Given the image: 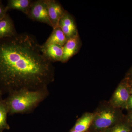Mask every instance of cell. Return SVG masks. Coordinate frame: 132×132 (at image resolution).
Returning a JSON list of instances; mask_svg holds the SVG:
<instances>
[{
  "label": "cell",
  "instance_id": "obj_20",
  "mask_svg": "<svg viewBox=\"0 0 132 132\" xmlns=\"http://www.w3.org/2000/svg\"><path fill=\"white\" fill-rule=\"evenodd\" d=\"M130 120L132 124V113H131L130 115Z\"/></svg>",
  "mask_w": 132,
  "mask_h": 132
},
{
  "label": "cell",
  "instance_id": "obj_5",
  "mask_svg": "<svg viewBox=\"0 0 132 132\" xmlns=\"http://www.w3.org/2000/svg\"><path fill=\"white\" fill-rule=\"evenodd\" d=\"M47 5L48 15L53 29L59 27V21L67 12L59 1L45 0Z\"/></svg>",
  "mask_w": 132,
  "mask_h": 132
},
{
  "label": "cell",
  "instance_id": "obj_8",
  "mask_svg": "<svg viewBox=\"0 0 132 132\" xmlns=\"http://www.w3.org/2000/svg\"><path fill=\"white\" fill-rule=\"evenodd\" d=\"M115 113L109 110L102 111L95 118L94 122L95 129L98 130L106 129L115 122Z\"/></svg>",
  "mask_w": 132,
  "mask_h": 132
},
{
  "label": "cell",
  "instance_id": "obj_9",
  "mask_svg": "<svg viewBox=\"0 0 132 132\" xmlns=\"http://www.w3.org/2000/svg\"><path fill=\"white\" fill-rule=\"evenodd\" d=\"M43 54L52 62L61 61L63 55V47L55 44H43L41 45Z\"/></svg>",
  "mask_w": 132,
  "mask_h": 132
},
{
  "label": "cell",
  "instance_id": "obj_15",
  "mask_svg": "<svg viewBox=\"0 0 132 132\" xmlns=\"http://www.w3.org/2000/svg\"><path fill=\"white\" fill-rule=\"evenodd\" d=\"M131 128L128 124L121 123L109 129L107 132H131Z\"/></svg>",
  "mask_w": 132,
  "mask_h": 132
},
{
  "label": "cell",
  "instance_id": "obj_17",
  "mask_svg": "<svg viewBox=\"0 0 132 132\" xmlns=\"http://www.w3.org/2000/svg\"><path fill=\"white\" fill-rule=\"evenodd\" d=\"M127 107L130 108L132 109V96H130L128 102Z\"/></svg>",
  "mask_w": 132,
  "mask_h": 132
},
{
  "label": "cell",
  "instance_id": "obj_13",
  "mask_svg": "<svg viewBox=\"0 0 132 132\" xmlns=\"http://www.w3.org/2000/svg\"><path fill=\"white\" fill-rule=\"evenodd\" d=\"M2 94L0 92V132L10 128L7 123V117L8 110L5 101L2 98Z\"/></svg>",
  "mask_w": 132,
  "mask_h": 132
},
{
  "label": "cell",
  "instance_id": "obj_6",
  "mask_svg": "<svg viewBox=\"0 0 132 132\" xmlns=\"http://www.w3.org/2000/svg\"><path fill=\"white\" fill-rule=\"evenodd\" d=\"M59 27L63 31L67 40L79 34L73 16L67 11L60 20Z\"/></svg>",
  "mask_w": 132,
  "mask_h": 132
},
{
  "label": "cell",
  "instance_id": "obj_7",
  "mask_svg": "<svg viewBox=\"0 0 132 132\" xmlns=\"http://www.w3.org/2000/svg\"><path fill=\"white\" fill-rule=\"evenodd\" d=\"M81 46L79 35L69 38L63 46V55L61 62L65 63L76 54L79 50Z\"/></svg>",
  "mask_w": 132,
  "mask_h": 132
},
{
  "label": "cell",
  "instance_id": "obj_18",
  "mask_svg": "<svg viewBox=\"0 0 132 132\" xmlns=\"http://www.w3.org/2000/svg\"><path fill=\"white\" fill-rule=\"evenodd\" d=\"M127 78L132 80V67L128 73Z\"/></svg>",
  "mask_w": 132,
  "mask_h": 132
},
{
  "label": "cell",
  "instance_id": "obj_10",
  "mask_svg": "<svg viewBox=\"0 0 132 132\" xmlns=\"http://www.w3.org/2000/svg\"><path fill=\"white\" fill-rule=\"evenodd\" d=\"M17 34L13 21L7 13L0 20V39L12 37Z\"/></svg>",
  "mask_w": 132,
  "mask_h": 132
},
{
  "label": "cell",
  "instance_id": "obj_1",
  "mask_svg": "<svg viewBox=\"0 0 132 132\" xmlns=\"http://www.w3.org/2000/svg\"><path fill=\"white\" fill-rule=\"evenodd\" d=\"M54 69L35 37L27 33L0 39V92L47 88Z\"/></svg>",
  "mask_w": 132,
  "mask_h": 132
},
{
  "label": "cell",
  "instance_id": "obj_4",
  "mask_svg": "<svg viewBox=\"0 0 132 132\" xmlns=\"http://www.w3.org/2000/svg\"><path fill=\"white\" fill-rule=\"evenodd\" d=\"M130 89V80L126 78L119 85L114 92L113 101L115 106H127L128 102L131 96Z\"/></svg>",
  "mask_w": 132,
  "mask_h": 132
},
{
  "label": "cell",
  "instance_id": "obj_12",
  "mask_svg": "<svg viewBox=\"0 0 132 132\" xmlns=\"http://www.w3.org/2000/svg\"><path fill=\"white\" fill-rule=\"evenodd\" d=\"M67 40L65 35L61 29L58 27L53 29V31L44 43L45 45L55 44L63 47Z\"/></svg>",
  "mask_w": 132,
  "mask_h": 132
},
{
  "label": "cell",
  "instance_id": "obj_16",
  "mask_svg": "<svg viewBox=\"0 0 132 132\" xmlns=\"http://www.w3.org/2000/svg\"><path fill=\"white\" fill-rule=\"evenodd\" d=\"M7 11L6 6L2 4V1H0V20L7 14Z\"/></svg>",
  "mask_w": 132,
  "mask_h": 132
},
{
  "label": "cell",
  "instance_id": "obj_11",
  "mask_svg": "<svg viewBox=\"0 0 132 132\" xmlns=\"http://www.w3.org/2000/svg\"><path fill=\"white\" fill-rule=\"evenodd\" d=\"M33 1L32 0H9L6 7L8 11L17 10L27 15Z\"/></svg>",
  "mask_w": 132,
  "mask_h": 132
},
{
  "label": "cell",
  "instance_id": "obj_21",
  "mask_svg": "<svg viewBox=\"0 0 132 132\" xmlns=\"http://www.w3.org/2000/svg\"><path fill=\"white\" fill-rule=\"evenodd\" d=\"M79 132L76 131H74V130H72L71 131V132Z\"/></svg>",
  "mask_w": 132,
  "mask_h": 132
},
{
  "label": "cell",
  "instance_id": "obj_14",
  "mask_svg": "<svg viewBox=\"0 0 132 132\" xmlns=\"http://www.w3.org/2000/svg\"><path fill=\"white\" fill-rule=\"evenodd\" d=\"M93 119V114H86L77 121L72 130L79 132H85L90 127Z\"/></svg>",
  "mask_w": 132,
  "mask_h": 132
},
{
  "label": "cell",
  "instance_id": "obj_19",
  "mask_svg": "<svg viewBox=\"0 0 132 132\" xmlns=\"http://www.w3.org/2000/svg\"><path fill=\"white\" fill-rule=\"evenodd\" d=\"M130 80V92L131 96H132V80Z\"/></svg>",
  "mask_w": 132,
  "mask_h": 132
},
{
  "label": "cell",
  "instance_id": "obj_3",
  "mask_svg": "<svg viewBox=\"0 0 132 132\" xmlns=\"http://www.w3.org/2000/svg\"><path fill=\"white\" fill-rule=\"evenodd\" d=\"M27 16L33 21L45 23L52 27L45 0L33 1Z\"/></svg>",
  "mask_w": 132,
  "mask_h": 132
},
{
  "label": "cell",
  "instance_id": "obj_2",
  "mask_svg": "<svg viewBox=\"0 0 132 132\" xmlns=\"http://www.w3.org/2000/svg\"><path fill=\"white\" fill-rule=\"evenodd\" d=\"M48 94L47 88L38 90L24 89L10 93L5 99L9 114L29 113L44 100Z\"/></svg>",
  "mask_w": 132,
  "mask_h": 132
}]
</instances>
